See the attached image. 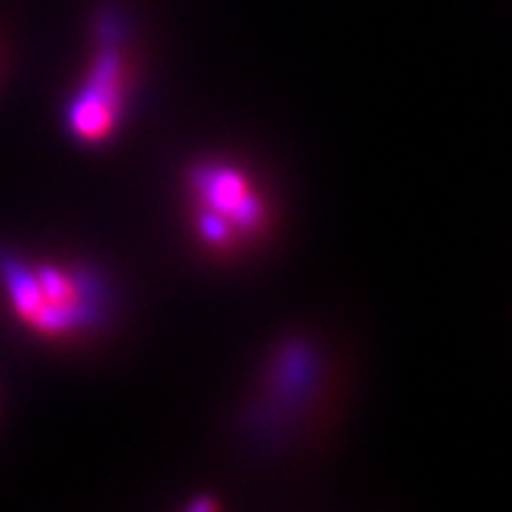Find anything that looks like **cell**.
Here are the masks:
<instances>
[{"mask_svg": "<svg viewBox=\"0 0 512 512\" xmlns=\"http://www.w3.org/2000/svg\"><path fill=\"white\" fill-rule=\"evenodd\" d=\"M0 288L11 317L50 343L92 335L113 309L108 280L87 264L29 262L14 251H0Z\"/></svg>", "mask_w": 512, "mask_h": 512, "instance_id": "1", "label": "cell"}, {"mask_svg": "<svg viewBox=\"0 0 512 512\" xmlns=\"http://www.w3.org/2000/svg\"><path fill=\"white\" fill-rule=\"evenodd\" d=\"M186 196L196 238L215 254H233L259 241L270 223L262 189L228 160L196 162L186 176Z\"/></svg>", "mask_w": 512, "mask_h": 512, "instance_id": "2", "label": "cell"}, {"mask_svg": "<svg viewBox=\"0 0 512 512\" xmlns=\"http://www.w3.org/2000/svg\"><path fill=\"white\" fill-rule=\"evenodd\" d=\"M126 27L108 11L97 21V53L66 108L68 134L81 144H102L118 131L128 100Z\"/></svg>", "mask_w": 512, "mask_h": 512, "instance_id": "3", "label": "cell"}]
</instances>
